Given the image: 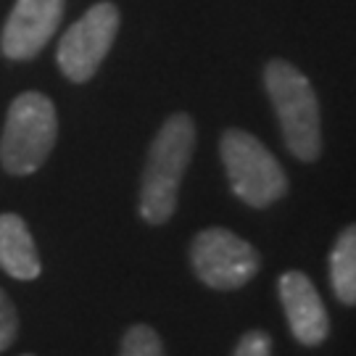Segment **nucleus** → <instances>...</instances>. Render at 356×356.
I'll list each match as a JSON object with an SVG mask.
<instances>
[{"label":"nucleus","mask_w":356,"mask_h":356,"mask_svg":"<svg viewBox=\"0 0 356 356\" xmlns=\"http://www.w3.org/2000/svg\"><path fill=\"white\" fill-rule=\"evenodd\" d=\"M195 124L188 114L169 116L148 151V164L143 172L140 216L151 225H164L177 209L179 182L193 159Z\"/></svg>","instance_id":"obj_1"},{"label":"nucleus","mask_w":356,"mask_h":356,"mask_svg":"<svg viewBox=\"0 0 356 356\" xmlns=\"http://www.w3.org/2000/svg\"><path fill=\"white\" fill-rule=\"evenodd\" d=\"M269 101L280 122L282 140L298 161H317L322 151L319 103L312 82L291 61L272 58L264 69Z\"/></svg>","instance_id":"obj_2"},{"label":"nucleus","mask_w":356,"mask_h":356,"mask_svg":"<svg viewBox=\"0 0 356 356\" xmlns=\"http://www.w3.org/2000/svg\"><path fill=\"white\" fill-rule=\"evenodd\" d=\"M58 135V119L51 98L22 92L8 108L0 138V164L11 175H32L51 156Z\"/></svg>","instance_id":"obj_3"},{"label":"nucleus","mask_w":356,"mask_h":356,"mask_svg":"<svg viewBox=\"0 0 356 356\" xmlns=\"http://www.w3.org/2000/svg\"><path fill=\"white\" fill-rule=\"evenodd\" d=\"M219 153L232 193L251 209H267L288 193V177L280 161L251 132L227 129L219 143Z\"/></svg>","instance_id":"obj_4"},{"label":"nucleus","mask_w":356,"mask_h":356,"mask_svg":"<svg viewBox=\"0 0 356 356\" xmlns=\"http://www.w3.org/2000/svg\"><path fill=\"white\" fill-rule=\"evenodd\" d=\"M191 264L198 280L214 291H238L259 272V254L248 241L225 227H209L195 235Z\"/></svg>","instance_id":"obj_5"},{"label":"nucleus","mask_w":356,"mask_h":356,"mask_svg":"<svg viewBox=\"0 0 356 356\" xmlns=\"http://www.w3.org/2000/svg\"><path fill=\"white\" fill-rule=\"evenodd\" d=\"M119 32V11L114 3L92 6L79 22L69 26L58 42V66L72 82H88L111 51Z\"/></svg>","instance_id":"obj_6"},{"label":"nucleus","mask_w":356,"mask_h":356,"mask_svg":"<svg viewBox=\"0 0 356 356\" xmlns=\"http://www.w3.org/2000/svg\"><path fill=\"white\" fill-rule=\"evenodd\" d=\"M64 16V0H16L3 26L0 48L13 61L35 58L56 35Z\"/></svg>","instance_id":"obj_7"},{"label":"nucleus","mask_w":356,"mask_h":356,"mask_svg":"<svg viewBox=\"0 0 356 356\" xmlns=\"http://www.w3.org/2000/svg\"><path fill=\"white\" fill-rule=\"evenodd\" d=\"M277 293H280L293 338L304 346L325 343L330 332V322H327V312H325V304L319 298L314 282L304 272L291 269L277 282Z\"/></svg>","instance_id":"obj_8"},{"label":"nucleus","mask_w":356,"mask_h":356,"mask_svg":"<svg viewBox=\"0 0 356 356\" xmlns=\"http://www.w3.org/2000/svg\"><path fill=\"white\" fill-rule=\"evenodd\" d=\"M0 267L16 280H35L40 275L38 248L19 214H0Z\"/></svg>","instance_id":"obj_9"},{"label":"nucleus","mask_w":356,"mask_h":356,"mask_svg":"<svg viewBox=\"0 0 356 356\" xmlns=\"http://www.w3.org/2000/svg\"><path fill=\"white\" fill-rule=\"evenodd\" d=\"M330 282L341 304L356 306V225H348L332 245Z\"/></svg>","instance_id":"obj_10"},{"label":"nucleus","mask_w":356,"mask_h":356,"mask_svg":"<svg viewBox=\"0 0 356 356\" xmlns=\"http://www.w3.org/2000/svg\"><path fill=\"white\" fill-rule=\"evenodd\" d=\"M119 356H164V346H161V338L153 327L135 325L124 332Z\"/></svg>","instance_id":"obj_11"},{"label":"nucleus","mask_w":356,"mask_h":356,"mask_svg":"<svg viewBox=\"0 0 356 356\" xmlns=\"http://www.w3.org/2000/svg\"><path fill=\"white\" fill-rule=\"evenodd\" d=\"M232 356H272V338L264 330H248L243 335Z\"/></svg>","instance_id":"obj_12"},{"label":"nucleus","mask_w":356,"mask_h":356,"mask_svg":"<svg viewBox=\"0 0 356 356\" xmlns=\"http://www.w3.org/2000/svg\"><path fill=\"white\" fill-rule=\"evenodd\" d=\"M16 332H19L16 309H13V304L8 301V296L0 291V351H6V348L16 341Z\"/></svg>","instance_id":"obj_13"},{"label":"nucleus","mask_w":356,"mask_h":356,"mask_svg":"<svg viewBox=\"0 0 356 356\" xmlns=\"http://www.w3.org/2000/svg\"><path fill=\"white\" fill-rule=\"evenodd\" d=\"M24 356H32V354H24Z\"/></svg>","instance_id":"obj_14"}]
</instances>
